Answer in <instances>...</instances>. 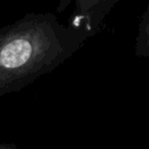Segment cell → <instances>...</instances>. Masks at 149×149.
Wrapping results in <instances>:
<instances>
[{
	"label": "cell",
	"mask_w": 149,
	"mask_h": 149,
	"mask_svg": "<svg viewBox=\"0 0 149 149\" xmlns=\"http://www.w3.org/2000/svg\"><path fill=\"white\" fill-rule=\"evenodd\" d=\"M86 38L84 30L51 13H29L0 28V98L58 68Z\"/></svg>",
	"instance_id": "1"
},
{
	"label": "cell",
	"mask_w": 149,
	"mask_h": 149,
	"mask_svg": "<svg viewBox=\"0 0 149 149\" xmlns=\"http://www.w3.org/2000/svg\"><path fill=\"white\" fill-rule=\"evenodd\" d=\"M98 1L99 0H59L57 10L62 12L72 5L74 7L77 19H85L91 15L93 6H95Z\"/></svg>",
	"instance_id": "2"
},
{
	"label": "cell",
	"mask_w": 149,
	"mask_h": 149,
	"mask_svg": "<svg viewBox=\"0 0 149 149\" xmlns=\"http://www.w3.org/2000/svg\"><path fill=\"white\" fill-rule=\"evenodd\" d=\"M0 149H17L15 143H0Z\"/></svg>",
	"instance_id": "3"
}]
</instances>
